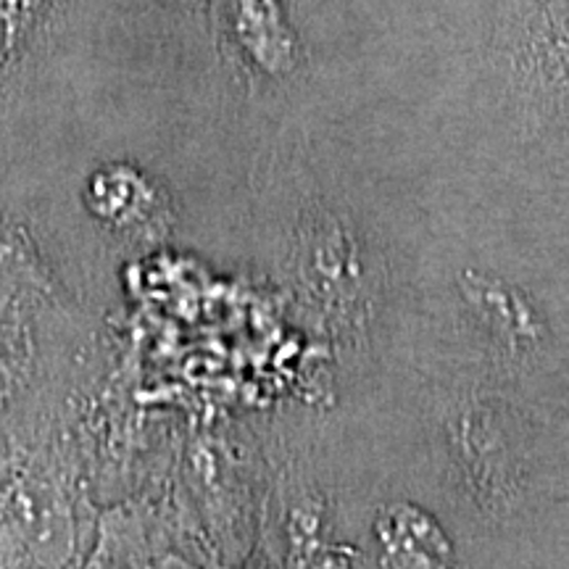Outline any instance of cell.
Masks as SVG:
<instances>
[{"instance_id":"6da1fadb","label":"cell","mask_w":569,"mask_h":569,"mask_svg":"<svg viewBox=\"0 0 569 569\" xmlns=\"http://www.w3.org/2000/svg\"><path fill=\"white\" fill-rule=\"evenodd\" d=\"M222 24L240 48H248L261 67L280 71L290 67L293 38L284 30L274 0H219Z\"/></svg>"}]
</instances>
